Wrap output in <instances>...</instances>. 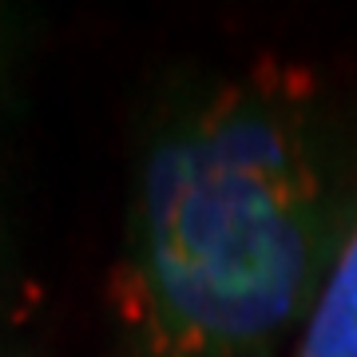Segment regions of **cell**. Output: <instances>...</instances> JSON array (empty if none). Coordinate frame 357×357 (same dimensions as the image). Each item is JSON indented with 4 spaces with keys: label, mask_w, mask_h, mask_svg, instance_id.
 <instances>
[{
    "label": "cell",
    "mask_w": 357,
    "mask_h": 357,
    "mask_svg": "<svg viewBox=\"0 0 357 357\" xmlns=\"http://www.w3.org/2000/svg\"><path fill=\"white\" fill-rule=\"evenodd\" d=\"M326 243L318 88L262 60L167 115L107 298L135 357H255L318 302Z\"/></svg>",
    "instance_id": "obj_1"
},
{
    "label": "cell",
    "mask_w": 357,
    "mask_h": 357,
    "mask_svg": "<svg viewBox=\"0 0 357 357\" xmlns=\"http://www.w3.org/2000/svg\"><path fill=\"white\" fill-rule=\"evenodd\" d=\"M294 357H357V227L333 258Z\"/></svg>",
    "instance_id": "obj_2"
}]
</instances>
